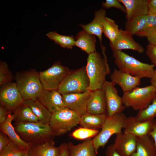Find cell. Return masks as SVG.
Masks as SVG:
<instances>
[{"label":"cell","instance_id":"6da1fadb","mask_svg":"<svg viewBox=\"0 0 156 156\" xmlns=\"http://www.w3.org/2000/svg\"><path fill=\"white\" fill-rule=\"evenodd\" d=\"M14 127L20 138L29 145L44 143L53 140L55 136L49 125L39 122H15Z\"/></svg>","mask_w":156,"mask_h":156},{"label":"cell","instance_id":"7a4b0ae2","mask_svg":"<svg viewBox=\"0 0 156 156\" xmlns=\"http://www.w3.org/2000/svg\"><path fill=\"white\" fill-rule=\"evenodd\" d=\"M102 51L103 58L96 51L88 55L87 58L86 68L90 81L88 90L90 91L101 89L107 75L110 73L105 50Z\"/></svg>","mask_w":156,"mask_h":156},{"label":"cell","instance_id":"3957f363","mask_svg":"<svg viewBox=\"0 0 156 156\" xmlns=\"http://www.w3.org/2000/svg\"><path fill=\"white\" fill-rule=\"evenodd\" d=\"M114 62L119 70L140 78L151 79L155 66L142 62L122 51H113Z\"/></svg>","mask_w":156,"mask_h":156},{"label":"cell","instance_id":"277c9868","mask_svg":"<svg viewBox=\"0 0 156 156\" xmlns=\"http://www.w3.org/2000/svg\"><path fill=\"white\" fill-rule=\"evenodd\" d=\"M14 78L24 100L36 99L44 89L39 73L34 69L18 72Z\"/></svg>","mask_w":156,"mask_h":156},{"label":"cell","instance_id":"5b68a950","mask_svg":"<svg viewBox=\"0 0 156 156\" xmlns=\"http://www.w3.org/2000/svg\"><path fill=\"white\" fill-rule=\"evenodd\" d=\"M81 116L64 107L51 113L49 125L55 136L62 135L79 124Z\"/></svg>","mask_w":156,"mask_h":156},{"label":"cell","instance_id":"8992f818","mask_svg":"<svg viewBox=\"0 0 156 156\" xmlns=\"http://www.w3.org/2000/svg\"><path fill=\"white\" fill-rule=\"evenodd\" d=\"M156 96V89L151 85L143 87H137L123 93L122 97L126 107L139 111L146 108Z\"/></svg>","mask_w":156,"mask_h":156},{"label":"cell","instance_id":"52a82bcc","mask_svg":"<svg viewBox=\"0 0 156 156\" xmlns=\"http://www.w3.org/2000/svg\"><path fill=\"white\" fill-rule=\"evenodd\" d=\"M127 118L123 112L110 117L107 116L101 131L92 139L97 154L99 149L100 147L103 148L113 135L122 132V129Z\"/></svg>","mask_w":156,"mask_h":156},{"label":"cell","instance_id":"ba28073f","mask_svg":"<svg viewBox=\"0 0 156 156\" xmlns=\"http://www.w3.org/2000/svg\"><path fill=\"white\" fill-rule=\"evenodd\" d=\"M90 84L86 67L70 71L60 84L58 91L62 94L84 92Z\"/></svg>","mask_w":156,"mask_h":156},{"label":"cell","instance_id":"9c48e42d","mask_svg":"<svg viewBox=\"0 0 156 156\" xmlns=\"http://www.w3.org/2000/svg\"><path fill=\"white\" fill-rule=\"evenodd\" d=\"M70 71L68 67L58 61L47 69L40 71L39 76L43 88L58 90L60 84Z\"/></svg>","mask_w":156,"mask_h":156},{"label":"cell","instance_id":"30bf717a","mask_svg":"<svg viewBox=\"0 0 156 156\" xmlns=\"http://www.w3.org/2000/svg\"><path fill=\"white\" fill-rule=\"evenodd\" d=\"M24 101L16 82H11L1 86V105L13 112L23 105Z\"/></svg>","mask_w":156,"mask_h":156},{"label":"cell","instance_id":"8fae6325","mask_svg":"<svg viewBox=\"0 0 156 156\" xmlns=\"http://www.w3.org/2000/svg\"><path fill=\"white\" fill-rule=\"evenodd\" d=\"M115 85L111 81L106 80L102 88L105 94L107 114L109 117L122 112L126 108L123 104L122 97L118 94Z\"/></svg>","mask_w":156,"mask_h":156},{"label":"cell","instance_id":"7c38bea8","mask_svg":"<svg viewBox=\"0 0 156 156\" xmlns=\"http://www.w3.org/2000/svg\"><path fill=\"white\" fill-rule=\"evenodd\" d=\"M91 91L62 94L65 107L78 113L81 116L87 113V102Z\"/></svg>","mask_w":156,"mask_h":156},{"label":"cell","instance_id":"4fadbf2b","mask_svg":"<svg viewBox=\"0 0 156 156\" xmlns=\"http://www.w3.org/2000/svg\"><path fill=\"white\" fill-rule=\"evenodd\" d=\"M133 36L125 30L120 29L116 39L109 43L111 49L113 51L131 50L143 53L144 52V48L134 40Z\"/></svg>","mask_w":156,"mask_h":156},{"label":"cell","instance_id":"5bb4252c","mask_svg":"<svg viewBox=\"0 0 156 156\" xmlns=\"http://www.w3.org/2000/svg\"><path fill=\"white\" fill-rule=\"evenodd\" d=\"M137 139L133 135L122 132L116 135L113 144L121 156H131L136 151Z\"/></svg>","mask_w":156,"mask_h":156},{"label":"cell","instance_id":"9a60e30c","mask_svg":"<svg viewBox=\"0 0 156 156\" xmlns=\"http://www.w3.org/2000/svg\"><path fill=\"white\" fill-rule=\"evenodd\" d=\"M110 79L111 82L120 87L123 93L138 87L141 83L140 78L116 69L111 74Z\"/></svg>","mask_w":156,"mask_h":156},{"label":"cell","instance_id":"2e32d148","mask_svg":"<svg viewBox=\"0 0 156 156\" xmlns=\"http://www.w3.org/2000/svg\"><path fill=\"white\" fill-rule=\"evenodd\" d=\"M153 121L141 122L137 120L135 117H127L124 125L123 132L137 137L148 135L152 130Z\"/></svg>","mask_w":156,"mask_h":156},{"label":"cell","instance_id":"e0dca14e","mask_svg":"<svg viewBox=\"0 0 156 156\" xmlns=\"http://www.w3.org/2000/svg\"><path fill=\"white\" fill-rule=\"evenodd\" d=\"M87 108L88 113L107 115L105 96L102 89L91 91L87 101Z\"/></svg>","mask_w":156,"mask_h":156},{"label":"cell","instance_id":"ac0fdd59","mask_svg":"<svg viewBox=\"0 0 156 156\" xmlns=\"http://www.w3.org/2000/svg\"><path fill=\"white\" fill-rule=\"evenodd\" d=\"M51 113L65 107L62 94L57 90L43 89L36 99Z\"/></svg>","mask_w":156,"mask_h":156},{"label":"cell","instance_id":"d6986e66","mask_svg":"<svg viewBox=\"0 0 156 156\" xmlns=\"http://www.w3.org/2000/svg\"><path fill=\"white\" fill-rule=\"evenodd\" d=\"M94 17L92 22L86 25L80 24L79 25L88 33L97 36L102 45V35L104 22L106 16V10L103 8L96 11Z\"/></svg>","mask_w":156,"mask_h":156},{"label":"cell","instance_id":"ffe728a7","mask_svg":"<svg viewBox=\"0 0 156 156\" xmlns=\"http://www.w3.org/2000/svg\"><path fill=\"white\" fill-rule=\"evenodd\" d=\"M125 6L127 21L133 18L148 14L147 0H118Z\"/></svg>","mask_w":156,"mask_h":156},{"label":"cell","instance_id":"44dd1931","mask_svg":"<svg viewBox=\"0 0 156 156\" xmlns=\"http://www.w3.org/2000/svg\"><path fill=\"white\" fill-rule=\"evenodd\" d=\"M61 149L56 147L53 140L43 144L30 145L28 150V156H58Z\"/></svg>","mask_w":156,"mask_h":156},{"label":"cell","instance_id":"7402d4cb","mask_svg":"<svg viewBox=\"0 0 156 156\" xmlns=\"http://www.w3.org/2000/svg\"><path fill=\"white\" fill-rule=\"evenodd\" d=\"M66 144L69 156H96L92 140L90 138L77 145L71 142Z\"/></svg>","mask_w":156,"mask_h":156},{"label":"cell","instance_id":"603a6c76","mask_svg":"<svg viewBox=\"0 0 156 156\" xmlns=\"http://www.w3.org/2000/svg\"><path fill=\"white\" fill-rule=\"evenodd\" d=\"M14 116L11 112L8 116L6 119L0 124V131L5 134L11 141L20 147L28 150L29 145L23 140L16 131L12 123L13 120Z\"/></svg>","mask_w":156,"mask_h":156},{"label":"cell","instance_id":"cb8c5ba5","mask_svg":"<svg viewBox=\"0 0 156 156\" xmlns=\"http://www.w3.org/2000/svg\"><path fill=\"white\" fill-rule=\"evenodd\" d=\"M75 46L89 55L96 51V36L82 30L75 37Z\"/></svg>","mask_w":156,"mask_h":156},{"label":"cell","instance_id":"d4e9b609","mask_svg":"<svg viewBox=\"0 0 156 156\" xmlns=\"http://www.w3.org/2000/svg\"><path fill=\"white\" fill-rule=\"evenodd\" d=\"M131 156H156V148L149 135L137 137L135 151Z\"/></svg>","mask_w":156,"mask_h":156},{"label":"cell","instance_id":"484cf974","mask_svg":"<svg viewBox=\"0 0 156 156\" xmlns=\"http://www.w3.org/2000/svg\"><path fill=\"white\" fill-rule=\"evenodd\" d=\"M23 104L30 108L39 122L49 125L51 113L37 100H24Z\"/></svg>","mask_w":156,"mask_h":156},{"label":"cell","instance_id":"4316f807","mask_svg":"<svg viewBox=\"0 0 156 156\" xmlns=\"http://www.w3.org/2000/svg\"><path fill=\"white\" fill-rule=\"evenodd\" d=\"M106 114H93L88 113L81 116L79 123L82 127L98 129H101L106 119Z\"/></svg>","mask_w":156,"mask_h":156},{"label":"cell","instance_id":"83f0119b","mask_svg":"<svg viewBox=\"0 0 156 156\" xmlns=\"http://www.w3.org/2000/svg\"><path fill=\"white\" fill-rule=\"evenodd\" d=\"M13 112V120L16 122L26 123L39 122L38 118L30 108L23 104Z\"/></svg>","mask_w":156,"mask_h":156},{"label":"cell","instance_id":"f1b7e54d","mask_svg":"<svg viewBox=\"0 0 156 156\" xmlns=\"http://www.w3.org/2000/svg\"><path fill=\"white\" fill-rule=\"evenodd\" d=\"M46 35L50 40L62 47L72 49L75 46V38L72 36L60 34L55 31H50Z\"/></svg>","mask_w":156,"mask_h":156},{"label":"cell","instance_id":"f546056e","mask_svg":"<svg viewBox=\"0 0 156 156\" xmlns=\"http://www.w3.org/2000/svg\"><path fill=\"white\" fill-rule=\"evenodd\" d=\"M146 15L135 17L130 20L127 21L125 30L132 36L136 35L144 26Z\"/></svg>","mask_w":156,"mask_h":156},{"label":"cell","instance_id":"4dcf8cb0","mask_svg":"<svg viewBox=\"0 0 156 156\" xmlns=\"http://www.w3.org/2000/svg\"><path fill=\"white\" fill-rule=\"evenodd\" d=\"M120 30L118 25L113 20L106 17L104 24L103 33L109 40L110 42H113L116 39Z\"/></svg>","mask_w":156,"mask_h":156},{"label":"cell","instance_id":"1f68e13d","mask_svg":"<svg viewBox=\"0 0 156 156\" xmlns=\"http://www.w3.org/2000/svg\"><path fill=\"white\" fill-rule=\"evenodd\" d=\"M135 117L137 120L141 122L152 120L156 118V96L146 108L139 111Z\"/></svg>","mask_w":156,"mask_h":156},{"label":"cell","instance_id":"d6a6232c","mask_svg":"<svg viewBox=\"0 0 156 156\" xmlns=\"http://www.w3.org/2000/svg\"><path fill=\"white\" fill-rule=\"evenodd\" d=\"M98 129L82 127L74 130L70 136L78 140H85L96 136L99 132Z\"/></svg>","mask_w":156,"mask_h":156},{"label":"cell","instance_id":"836d02e7","mask_svg":"<svg viewBox=\"0 0 156 156\" xmlns=\"http://www.w3.org/2000/svg\"><path fill=\"white\" fill-rule=\"evenodd\" d=\"M28 151L23 148L12 141L1 151L0 156H23Z\"/></svg>","mask_w":156,"mask_h":156},{"label":"cell","instance_id":"e575fe53","mask_svg":"<svg viewBox=\"0 0 156 156\" xmlns=\"http://www.w3.org/2000/svg\"><path fill=\"white\" fill-rule=\"evenodd\" d=\"M156 29V16L147 14L144 26L136 35L141 37L147 38Z\"/></svg>","mask_w":156,"mask_h":156},{"label":"cell","instance_id":"d590c367","mask_svg":"<svg viewBox=\"0 0 156 156\" xmlns=\"http://www.w3.org/2000/svg\"><path fill=\"white\" fill-rule=\"evenodd\" d=\"M14 78L8 65L5 62L1 61L0 63V86L12 82Z\"/></svg>","mask_w":156,"mask_h":156},{"label":"cell","instance_id":"8d00e7d4","mask_svg":"<svg viewBox=\"0 0 156 156\" xmlns=\"http://www.w3.org/2000/svg\"><path fill=\"white\" fill-rule=\"evenodd\" d=\"M102 7L105 9L115 8L119 9L123 13H126V10L124 5L118 0H106L101 3Z\"/></svg>","mask_w":156,"mask_h":156},{"label":"cell","instance_id":"74e56055","mask_svg":"<svg viewBox=\"0 0 156 156\" xmlns=\"http://www.w3.org/2000/svg\"><path fill=\"white\" fill-rule=\"evenodd\" d=\"M145 53L152 64L156 66V46L149 43L146 47Z\"/></svg>","mask_w":156,"mask_h":156},{"label":"cell","instance_id":"f35d334b","mask_svg":"<svg viewBox=\"0 0 156 156\" xmlns=\"http://www.w3.org/2000/svg\"><path fill=\"white\" fill-rule=\"evenodd\" d=\"M10 140L4 133L0 132V151H1L9 143Z\"/></svg>","mask_w":156,"mask_h":156},{"label":"cell","instance_id":"ab89813d","mask_svg":"<svg viewBox=\"0 0 156 156\" xmlns=\"http://www.w3.org/2000/svg\"><path fill=\"white\" fill-rule=\"evenodd\" d=\"M12 111L5 107L0 105V124L3 122L8 115Z\"/></svg>","mask_w":156,"mask_h":156},{"label":"cell","instance_id":"60d3db41","mask_svg":"<svg viewBox=\"0 0 156 156\" xmlns=\"http://www.w3.org/2000/svg\"><path fill=\"white\" fill-rule=\"evenodd\" d=\"M148 14L156 16V0H148Z\"/></svg>","mask_w":156,"mask_h":156},{"label":"cell","instance_id":"b9f144b4","mask_svg":"<svg viewBox=\"0 0 156 156\" xmlns=\"http://www.w3.org/2000/svg\"><path fill=\"white\" fill-rule=\"evenodd\" d=\"M105 155V156H121L116 151L113 144L109 145L107 147Z\"/></svg>","mask_w":156,"mask_h":156},{"label":"cell","instance_id":"7bdbcfd3","mask_svg":"<svg viewBox=\"0 0 156 156\" xmlns=\"http://www.w3.org/2000/svg\"><path fill=\"white\" fill-rule=\"evenodd\" d=\"M148 135L153 139L156 148V118L153 120L152 129Z\"/></svg>","mask_w":156,"mask_h":156},{"label":"cell","instance_id":"ee69618b","mask_svg":"<svg viewBox=\"0 0 156 156\" xmlns=\"http://www.w3.org/2000/svg\"><path fill=\"white\" fill-rule=\"evenodd\" d=\"M60 146L61 150L58 156H69V151L66 143H63Z\"/></svg>","mask_w":156,"mask_h":156},{"label":"cell","instance_id":"f6af8a7d","mask_svg":"<svg viewBox=\"0 0 156 156\" xmlns=\"http://www.w3.org/2000/svg\"><path fill=\"white\" fill-rule=\"evenodd\" d=\"M147 38L149 44L156 46V29Z\"/></svg>","mask_w":156,"mask_h":156},{"label":"cell","instance_id":"bcb514c9","mask_svg":"<svg viewBox=\"0 0 156 156\" xmlns=\"http://www.w3.org/2000/svg\"><path fill=\"white\" fill-rule=\"evenodd\" d=\"M150 79L151 85L156 89V69L155 70L153 75Z\"/></svg>","mask_w":156,"mask_h":156},{"label":"cell","instance_id":"7dc6e473","mask_svg":"<svg viewBox=\"0 0 156 156\" xmlns=\"http://www.w3.org/2000/svg\"><path fill=\"white\" fill-rule=\"evenodd\" d=\"M23 156H28V151Z\"/></svg>","mask_w":156,"mask_h":156}]
</instances>
